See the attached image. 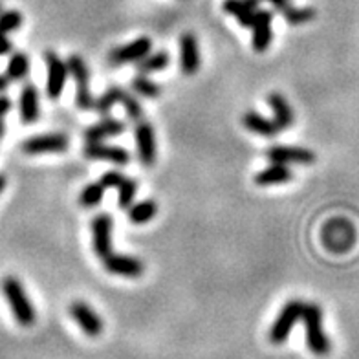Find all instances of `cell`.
Segmentation results:
<instances>
[{"label": "cell", "instance_id": "obj_1", "mask_svg": "<svg viewBox=\"0 0 359 359\" xmlns=\"http://www.w3.org/2000/svg\"><path fill=\"white\" fill-rule=\"evenodd\" d=\"M0 288H2L8 304H10L15 321L19 323L20 326L34 325L35 319H37V312H35V306L29 301L28 293L24 290V284L13 275H8L0 283Z\"/></svg>", "mask_w": 359, "mask_h": 359}, {"label": "cell", "instance_id": "obj_2", "mask_svg": "<svg viewBox=\"0 0 359 359\" xmlns=\"http://www.w3.org/2000/svg\"><path fill=\"white\" fill-rule=\"evenodd\" d=\"M304 336H306L308 350L316 355H328L332 350V343L323 330V310L319 304L308 303L304 304L303 317Z\"/></svg>", "mask_w": 359, "mask_h": 359}, {"label": "cell", "instance_id": "obj_3", "mask_svg": "<svg viewBox=\"0 0 359 359\" xmlns=\"http://www.w3.org/2000/svg\"><path fill=\"white\" fill-rule=\"evenodd\" d=\"M68 72L72 79L76 83V104L81 110L94 109V95L90 92V74L85 59L77 53H72L68 57Z\"/></svg>", "mask_w": 359, "mask_h": 359}, {"label": "cell", "instance_id": "obj_4", "mask_svg": "<svg viewBox=\"0 0 359 359\" xmlns=\"http://www.w3.org/2000/svg\"><path fill=\"white\" fill-rule=\"evenodd\" d=\"M304 310V303L299 301V299H292L288 303L284 304V308L279 312L277 319L273 321L271 328H269V341L273 345H280L284 341L288 339L290 334H292L293 326L297 325V321H301Z\"/></svg>", "mask_w": 359, "mask_h": 359}, {"label": "cell", "instance_id": "obj_5", "mask_svg": "<svg viewBox=\"0 0 359 359\" xmlns=\"http://www.w3.org/2000/svg\"><path fill=\"white\" fill-rule=\"evenodd\" d=\"M44 62H46V94L50 100L55 101L61 97L68 76H70L68 62L62 61L52 50L44 52Z\"/></svg>", "mask_w": 359, "mask_h": 359}, {"label": "cell", "instance_id": "obj_6", "mask_svg": "<svg viewBox=\"0 0 359 359\" xmlns=\"http://www.w3.org/2000/svg\"><path fill=\"white\" fill-rule=\"evenodd\" d=\"M134 137H136V149H137V160L142 161V165L152 167L156 163V134L154 127L149 121H136L134 127Z\"/></svg>", "mask_w": 359, "mask_h": 359}, {"label": "cell", "instance_id": "obj_7", "mask_svg": "<svg viewBox=\"0 0 359 359\" xmlns=\"http://www.w3.org/2000/svg\"><path fill=\"white\" fill-rule=\"evenodd\" d=\"M92 246L100 259L112 253V229L114 220L109 213H100L92 218Z\"/></svg>", "mask_w": 359, "mask_h": 359}, {"label": "cell", "instance_id": "obj_8", "mask_svg": "<svg viewBox=\"0 0 359 359\" xmlns=\"http://www.w3.org/2000/svg\"><path fill=\"white\" fill-rule=\"evenodd\" d=\"M70 142H68L67 134H39V136H32L22 142V152L35 156V154H46V152H65L68 151Z\"/></svg>", "mask_w": 359, "mask_h": 359}, {"label": "cell", "instance_id": "obj_9", "mask_svg": "<svg viewBox=\"0 0 359 359\" xmlns=\"http://www.w3.org/2000/svg\"><path fill=\"white\" fill-rule=\"evenodd\" d=\"M152 50V41L149 37H137L123 46L114 48L109 53V62L112 67H121L128 62H140Z\"/></svg>", "mask_w": 359, "mask_h": 359}, {"label": "cell", "instance_id": "obj_10", "mask_svg": "<svg viewBox=\"0 0 359 359\" xmlns=\"http://www.w3.org/2000/svg\"><path fill=\"white\" fill-rule=\"evenodd\" d=\"M104 269L118 277H127V279H137L145 271V264L142 259L133 255H123V253H110L103 259Z\"/></svg>", "mask_w": 359, "mask_h": 359}, {"label": "cell", "instance_id": "obj_11", "mask_svg": "<svg viewBox=\"0 0 359 359\" xmlns=\"http://www.w3.org/2000/svg\"><path fill=\"white\" fill-rule=\"evenodd\" d=\"M268 160L275 163H299V165H310L316 161V152L304 147H290V145H273L266 151Z\"/></svg>", "mask_w": 359, "mask_h": 359}, {"label": "cell", "instance_id": "obj_12", "mask_svg": "<svg viewBox=\"0 0 359 359\" xmlns=\"http://www.w3.org/2000/svg\"><path fill=\"white\" fill-rule=\"evenodd\" d=\"M72 319L81 326V330L85 332L88 337H100L103 332V321L97 316L94 308L88 306L85 301H74L70 304Z\"/></svg>", "mask_w": 359, "mask_h": 359}, {"label": "cell", "instance_id": "obj_13", "mask_svg": "<svg viewBox=\"0 0 359 359\" xmlns=\"http://www.w3.org/2000/svg\"><path fill=\"white\" fill-rule=\"evenodd\" d=\"M85 158L97 161H109L114 165H127L130 161V152L123 147L118 145H104V143H86Z\"/></svg>", "mask_w": 359, "mask_h": 359}, {"label": "cell", "instance_id": "obj_14", "mask_svg": "<svg viewBox=\"0 0 359 359\" xmlns=\"http://www.w3.org/2000/svg\"><path fill=\"white\" fill-rule=\"evenodd\" d=\"M271 24H273V13L268 10H259L255 15V20H253V37H251V46L257 53L266 52L269 46H271V37H273V29H271Z\"/></svg>", "mask_w": 359, "mask_h": 359}, {"label": "cell", "instance_id": "obj_15", "mask_svg": "<svg viewBox=\"0 0 359 359\" xmlns=\"http://www.w3.org/2000/svg\"><path fill=\"white\" fill-rule=\"evenodd\" d=\"M200 48L193 34H184L180 37V68L185 76H194L200 70Z\"/></svg>", "mask_w": 359, "mask_h": 359}, {"label": "cell", "instance_id": "obj_16", "mask_svg": "<svg viewBox=\"0 0 359 359\" xmlns=\"http://www.w3.org/2000/svg\"><path fill=\"white\" fill-rule=\"evenodd\" d=\"M127 130V125L121 119L116 118H104L97 123L90 125L85 130V142L86 143H100L109 137L121 136Z\"/></svg>", "mask_w": 359, "mask_h": 359}, {"label": "cell", "instance_id": "obj_17", "mask_svg": "<svg viewBox=\"0 0 359 359\" xmlns=\"http://www.w3.org/2000/svg\"><path fill=\"white\" fill-rule=\"evenodd\" d=\"M222 10L235 17L242 28H251L259 11V0H224Z\"/></svg>", "mask_w": 359, "mask_h": 359}, {"label": "cell", "instance_id": "obj_18", "mask_svg": "<svg viewBox=\"0 0 359 359\" xmlns=\"http://www.w3.org/2000/svg\"><path fill=\"white\" fill-rule=\"evenodd\" d=\"M19 112L22 123H35L41 116V101H39V90L34 83L22 86L19 100Z\"/></svg>", "mask_w": 359, "mask_h": 359}, {"label": "cell", "instance_id": "obj_19", "mask_svg": "<svg viewBox=\"0 0 359 359\" xmlns=\"http://www.w3.org/2000/svg\"><path fill=\"white\" fill-rule=\"evenodd\" d=\"M266 101H268V104L273 110V121L277 123V127L280 130H286V128L292 127L295 116H293V109L292 104L288 103V100L283 94L273 92V94H269L266 97Z\"/></svg>", "mask_w": 359, "mask_h": 359}, {"label": "cell", "instance_id": "obj_20", "mask_svg": "<svg viewBox=\"0 0 359 359\" xmlns=\"http://www.w3.org/2000/svg\"><path fill=\"white\" fill-rule=\"evenodd\" d=\"M293 178V172L288 165L284 163H275L271 161V165L264 167L255 175V184L260 187H268V185H279L286 184Z\"/></svg>", "mask_w": 359, "mask_h": 359}, {"label": "cell", "instance_id": "obj_21", "mask_svg": "<svg viewBox=\"0 0 359 359\" xmlns=\"http://www.w3.org/2000/svg\"><path fill=\"white\" fill-rule=\"evenodd\" d=\"M242 125H244L250 133L259 134V136L264 137L277 136V133L280 130L273 119L264 118V116H260L255 110H248V112L242 116Z\"/></svg>", "mask_w": 359, "mask_h": 359}, {"label": "cell", "instance_id": "obj_22", "mask_svg": "<svg viewBox=\"0 0 359 359\" xmlns=\"http://www.w3.org/2000/svg\"><path fill=\"white\" fill-rule=\"evenodd\" d=\"M158 215V203L154 200H143L128 208V220L133 224H147Z\"/></svg>", "mask_w": 359, "mask_h": 359}, {"label": "cell", "instance_id": "obj_23", "mask_svg": "<svg viewBox=\"0 0 359 359\" xmlns=\"http://www.w3.org/2000/svg\"><path fill=\"white\" fill-rule=\"evenodd\" d=\"M170 55L167 52H156V53H149L137 62V70L140 74H145V76H151V74H156V72L165 70L169 67Z\"/></svg>", "mask_w": 359, "mask_h": 359}, {"label": "cell", "instance_id": "obj_24", "mask_svg": "<svg viewBox=\"0 0 359 359\" xmlns=\"http://www.w3.org/2000/svg\"><path fill=\"white\" fill-rule=\"evenodd\" d=\"M29 74V59L24 52L11 53L8 68H6V77L10 81H22Z\"/></svg>", "mask_w": 359, "mask_h": 359}, {"label": "cell", "instance_id": "obj_25", "mask_svg": "<svg viewBox=\"0 0 359 359\" xmlns=\"http://www.w3.org/2000/svg\"><path fill=\"white\" fill-rule=\"evenodd\" d=\"M125 90L119 88V86H110L109 90H104L101 97H97L94 103L95 112L101 114V116H107L110 110L116 107V104H121V100H123Z\"/></svg>", "mask_w": 359, "mask_h": 359}, {"label": "cell", "instance_id": "obj_26", "mask_svg": "<svg viewBox=\"0 0 359 359\" xmlns=\"http://www.w3.org/2000/svg\"><path fill=\"white\" fill-rule=\"evenodd\" d=\"M130 86H133V90L137 95L147 97V100H158L161 94L160 85L154 83V81L149 76H145V74H140V76L134 77V79L130 81Z\"/></svg>", "mask_w": 359, "mask_h": 359}, {"label": "cell", "instance_id": "obj_27", "mask_svg": "<svg viewBox=\"0 0 359 359\" xmlns=\"http://www.w3.org/2000/svg\"><path fill=\"white\" fill-rule=\"evenodd\" d=\"M103 194H104V187L101 185V182L86 184L79 194V203L86 209L97 208V205L103 202Z\"/></svg>", "mask_w": 359, "mask_h": 359}, {"label": "cell", "instance_id": "obj_28", "mask_svg": "<svg viewBox=\"0 0 359 359\" xmlns=\"http://www.w3.org/2000/svg\"><path fill=\"white\" fill-rule=\"evenodd\" d=\"M137 193V182L133 178H127L118 185V205L121 209H128L134 203Z\"/></svg>", "mask_w": 359, "mask_h": 359}, {"label": "cell", "instance_id": "obj_29", "mask_svg": "<svg viewBox=\"0 0 359 359\" xmlns=\"http://www.w3.org/2000/svg\"><path fill=\"white\" fill-rule=\"evenodd\" d=\"M284 19L288 20L292 26H301V24H306L316 19V10L313 8H292L290 6L288 10L284 11Z\"/></svg>", "mask_w": 359, "mask_h": 359}, {"label": "cell", "instance_id": "obj_30", "mask_svg": "<svg viewBox=\"0 0 359 359\" xmlns=\"http://www.w3.org/2000/svg\"><path fill=\"white\" fill-rule=\"evenodd\" d=\"M22 26V15L19 11H4L0 13V32L2 34H11V32H17V29Z\"/></svg>", "mask_w": 359, "mask_h": 359}, {"label": "cell", "instance_id": "obj_31", "mask_svg": "<svg viewBox=\"0 0 359 359\" xmlns=\"http://www.w3.org/2000/svg\"><path fill=\"white\" fill-rule=\"evenodd\" d=\"M121 104H123V109H125V112H127L128 119H133V121H140V119H143L142 103H140V101H137L133 94H128L127 90H125Z\"/></svg>", "mask_w": 359, "mask_h": 359}, {"label": "cell", "instance_id": "obj_32", "mask_svg": "<svg viewBox=\"0 0 359 359\" xmlns=\"http://www.w3.org/2000/svg\"><path fill=\"white\" fill-rule=\"evenodd\" d=\"M125 180L123 172H119V170H109V172H104L101 176V185H103L104 189H118V185L121 184Z\"/></svg>", "mask_w": 359, "mask_h": 359}, {"label": "cell", "instance_id": "obj_33", "mask_svg": "<svg viewBox=\"0 0 359 359\" xmlns=\"http://www.w3.org/2000/svg\"><path fill=\"white\" fill-rule=\"evenodd\" d=\"M11 50H13V44H11V41L8 39V35L0 32V57L10 55Z\"/></svg>", "mask_w": 359, "mask_h": 359}, {"label": "cell", "instance_id": "obj_34", "mask_svg": "<svg viewBox=\"0 0 359 359\" xmlns=\"http://www.w3.org/2000/svg\"><path fill=\"white\" fill-rule=\"evenodd\" d=\"M11 110V100L6 95H0V121L6 118V114Z\"/></svg>", "mask_w": 359, "mask_h": 359}, {"label": "cell", "instance_id": "obj_35", "mask_svg": "<svg viewBox=\"0 0 359 359\" xmlns=\"http://www.w3.org/2000/svg\"><path fill=\"white\" fill-rule=\"evenodd\" d=\"M268 2L271 6H275L279 11H283V13L290 8V0H268Z\"/></svg>", "mask_w": 359, "mask_h": 359}, {"label": "cell", "instance_id": "obj_36", "mask_svg": "<svg viewBox=\"0 0 359 359\" xmlns=\"http://www.w3.org/2000/svg\"><path fill=\"white\" fill-rule=\"evenodd\" d=\"M8 86H10V79L6 76H0V92H4Z\"/></svg>", "mask_w": 359, "mask_h": 359}, {"label": "cell", "instance_id": "obj_37", "mask_svg": "<svg viewBox=\"0 0 359 359\" xmlns=\"http://www.w3.org/2000/svg\"><path fill=\"white\" fill-rule=\"evenodd\" d=\"M4 189H6V176L0 175V194L4 193Z\"/></svg>", "mask_w": 359, "mask_h": 359}, {"label": "cell", "instance_id": "obj_38", "mask_svg": "<svg viewBox=\"0 0 359 359\" xmlns=\"http://www.w3.org/2000/svg\"><path fill=\"white\" fill-rule=\"evenodd\" d=\"M6 136V123L4 121H0V140Z\"/></svg>", "mask_w": 359, "mask_h": 359}, {"label": "cell", "instance_id": "obj_39", "mask_svg": "<svg viewBox=\"0 0 359 359\" xmlns=\"http://www.w3.org/2000/svg\"><path fill=\"white\" fill-rule=\"evenodd\" d=\"M0 11H2V6H0Z\"/></svg>", "mask_w": 359, "mask_h": 359}]
</instances>
